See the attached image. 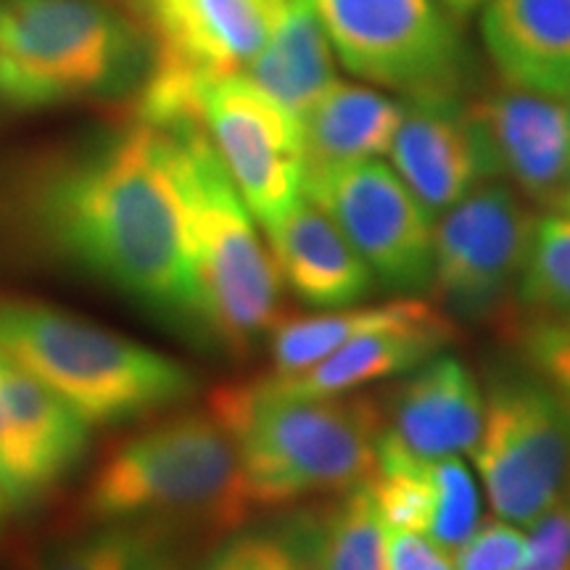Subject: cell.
<instances>
[{"instance_id":"cell-23","label":"cell","mask_w":570,"mask_h":570,"mask_svg":"<svg viewBox=\"0 0 570 570\" xmlns=\"http://www.w3.org/2000/svg\"><path fill=\"white\" fill-rule=\"evenodd\" d=\"M386 541L389 525L365 481L315 525V570H386Z\"/></svg>"},{"instance_id":"cell-12","label":"cell","mask_w":570,"mask_h":570,"mask_svg":"<svg viewBox=\"0 0 570 570\" xmlns=\"http://www.w3.org/2000/svg\"><path fill=\"white\" fill-rule=\"evenodd\" d=\"M491 177L552 209L570 173V98L502 82L468 104Z\"/></svg>"},{"instance_id":"cell-32","label":"cell","mask_w":570,"mask_h":570,"mask_svg":"<svg viewBox=\"0 0 570 570\" xmlns=\"http://www.w3.org/2000/svg\"><path fill=\"white\" fill-rule=\"evenodd\" d=\"M386 570H454V562L425 533L389 529Z\"/></svg>"},{"instance_id":"cell-33","label":"cell","mask_w":570,"mask_h":570,"mask_svg":"<svg viewBox=\"0 0 570 570\" xmlns=\"http://www.w3.org/2000/svg\"><path fill=\"white\" fill-rule=\"evenodd\" d=\"M138 570H183V566H180V560H177L175 554L159 541V544L148 552V558L140 562Z\"/></svg>"},{"instance_id":"cell-2","label":"cell","mask_w":570,"mask_h":570,"mask_svg":"<svg viewBox=\"0 0 570 570\" xmlns=\"http://www.w3.org/2000/svg\"><path fill=\"white\" fill-rule=\"evenodd\" d=\"M209 410L235 441L256 508L373 479L383 415L367 399L296 396L262 377L214 391Z\"/></svg>"},{"instance_id":"cell-22","label":"cell","mask_w":570,"mask_h":570,"mask_svg":"<svg viewBox=\"0 0 570 570\" xmlns=\"http://www.w3.org/2000/svg\"><path fill=\"white\" fill-rule=\"evenodd\" d=\"M431 309V304L415 296L377 306H344L325 315L296 317L277 323L269 331V352H273L275 375H294L317 365L348 341L365 336L399 323H407Z\"/></svg>"},{"instance_id":"cell-35","label":"cell","mask_w":570,"mask_h":570,"mask_svg":"<svg viewBox=\"0 0 570 570\" xmlns=\"http://www.w3.org/2000/svg\"><path fill=\"white\" fill-rule=\"evenodd\" d=\"M552 214H566V217H570V173H568L566 185H562L558 202L552 204Z\"/></svg>"},{"instance_id":"cell-21","label":"cell","mask_w":570,"mask_h":570,"mask_svg":"<svg viewBox=\"0 0 570 570\" xmlns=\"http://www.w3.org/2000/svg\"><path fill=\"white\" fill-rule=\"evenodd\" d=\"M0 404L46 489L59 483L90 444V423L61 394L0 352Z\"/></svg>"},{"instance_id":"cell-10","label":"cell","mask_w":570,"mask_h":570,"mask_svg":"<svg viewBox=\"0 0 570 570\" xmlns=\"http://www.w3.org/2000/svg\"><path fill=\"white\" fill-rule=\"evenodd\" d=\"M304 196L341 227L383 288L407 296L431 288L436 217L394 167L367 159L306 177Z\"/></svg>"},{"instance_id":"cell-34","label":"cell","mask_w":570,"mask_h":570,"mask_svg":"<svg viewBox=\"0 0 570 570\" xmlns=\"http://www.w3.org/2000/svg\"><path fill=\"white\" fill-rule=\"evenodd\" d=\"M439 3L444 6V9L452 13V17L462 19V17H470L473 11H479L481 6L489 3V0H439Z\"/></svg>"},{"instance_id":"cell-30","label":"cell","mask_w":570,"mask_h":570,"mask_svg":"<svg viewBox=\"0 0 570 570\" xmlns=\"http://www.w3.org/2000/svg\"><path fill=\"white\" fill-rule=\"evenodd\" d=\"M518 570H570V483L529 525V547Z\"/></svg>"},{"instance_id":"cell-11","label":"cell","mask_w":570,"mask_h":570,"mask_svg":"<svg viewBox=\"0 0 570 570\" xmlns=\"http://www.w3.org/2000/svg\"><path fill=\"white\" fill-rule=\"evenodd\" d=\"M537 217L515 190L483 183L441 212L433 230V288L462 317H487L520 283Z\"/></svg>"},{"instance_id":"cell-25","label":"cell","mask_w":570,"mask_h":570,"mask_svg":"<svg viewBox=\"0 0 570 570\" xmlns=\"http://www.w3.org/2000/svg\"><path fill=\"white\" fill-rule=\"evenodd\" d=\"M433 515L425 537L454 554L481 525V491L460 458L433 460Z\"/></svg>"},{"instance_id":"cell-19","label":"cell","mask_w":570,"mask_h":570,"mask_svg":"<svg viewBox=\"0 0 570 570\" xmlns=\"http://www.w3.org/2000/svg\"><path fill=\"white\" fill-rule=\"evenodd\" d=\"M404 101L362 85L333 82L302 114L304 180L389 154Z\"/></svg>"},{"instance_id":"cell-16","label":"cell","mask_w":570,"mask_h":570,"mask_svg":"<svg viewBox=\"0 0 570 570\" xmlns=\"http://www.w3.org/2000/svg\"><path fill=\"white\" fill-rule=\"evenodd\" d=\"M265 233L281 281L298 302L331 312L373 294L377 283L373 269L341 227L306 196Z\"/></svg>"},{"instance_id":"cell-29","label":"cell","mask_w":570,"mask_h":570,"mask_svg":"<svg viewBox=\"0 0 570 570\" xmlns=\"http://www.w3.org/2000/svg\"><path fill=\"white\" fill-rule=\"evenodd\" d=\"M520 346L533 373L570 394V317L541 315L525 325Z\"/></svg>"},{"instance_id":"cell-20","label":"cell","mask_w":570,"mask_h":570,"mask_svg":"<svg viewBox=\"0 0 570 570\" xmlns=\"http://www.w3.org/2000/svg\"><path fill=\"white\" fill-rule=\"evenodd\" d=\"M331 40L312 0H281L273 30L244 75L298 119L336 82Z\"/></svg>"},{"instance_id":"cell-24","label":"cell","mask_w":570,"mask_h":570,"mask_svg":"<svg viewBox=\"0 0 570 570\" xmlns=\"http://www.w3.org/2000/svg\"><path fill=\"white\" fill-rule=\"evenodd\" d=\"M518 294L541 315L570 317V217L566 214L537 219Z\"/></svg>"},{"instance_id":"cell-28","label":"cell","mask_w":570,"mask_h":570,"mask_svg":"<svg viewBox=\"0 0 570 570\" xmlns=\"http://www.w3.org/2000/svg\"><path fill=\"white\" fill-rule=\"evenodd\" d=\"M529 537L508 520H481L465 544L452 554L454 570H518L525 558Z\"/></svg>"},{"instance_id":"cell-5","label":"cell","mask_w":570,"mask_h":570,"mask_svg":"<svg viewBox=\"0 0 570 570\" xmlns=\"http://www.w3.org/2000/svg\"><path fill=\"white\" fill-rule=\"evenodd\" d=\"M0 352L90 425L130 423L196 394V377L183 362L32 298H0Z\"/></svg>"},{"instance_id":"cell-27","label":"cell","mask_w":570,"mask_h":570,"mask_svg":"<svg viewBox=\"0 0 570 570\" xmlns=\"http://www.w3.org/2000/svg\"><path fill=\"white\" fill-rule=\"evenodd\" d=\"M159 541V533L154 531L122 529L119 523H111L109 529L46 552L32 570H138Z\"/></svg>"},{"instance_id":"cell-9","label":"cell","mask_w":570,"mask_h":570,"mask_svg":"<svg viewBox=\"0 0 570 570\" xmlns=\"http://www.w3.org/2000/svg\"><path fill=\"white\" fill-rule=\"evenodd\" d=\"M198 122L265 230L304 198L302 119L244 71L202 82Z\"/></svg>"},{"instance_id":"cell-1","label":"cell","mask_w":570,"mask_h":570,"mask_svg":"<svg viewBox=\"0 0 570 570\" xmlns=\"http://www.w3.org/2000/svg\"><path fill=\"white\" fill-rule=\"evenodd\" d=\"M48 246L85 273L188 327H202L180 198L161 132L135 122L69 156L35 190Z\"/></svg>"},{"instance_id":"cell-31","label":"cell","mask_w":570,"mask_h":570,"mask_svg":"<svg viewBox=\"0 0 570 570\" xmlns=\"http://www.w3.org/2000/svg\"><path fill=\"white\" fill-rule=\"evenodd\" d=\"M0 489H3L13 512L32 508L48 491L24 444H21L17 431H13L3 404H0Z\"/></svg>"},{"instance_id":"cell-3","label":"cell","mask_w":570,"mask_h":570,"mask_svg":"<svg viewBox=\"0 0 570 570\" xmlns=\"http://www.w3.org/2000/svg\"><path fill=\"white\" fill-rule=\"evenodd\" d=\"M156 130V127H154ZM161 132V154L180 198L202 331L240 348L281 323V273L254 227L202 122Z\"/></svg>"},{"instance_id":"cell-26","label":"cell","mask_w":570,"mask_h":570,"mask_svg":"<svg viewBox=\"0 0 570 570\" xmlns=\"http://www.w3.org/2000/svg\"><path fill=\"white\" fill-rule=\"evenodd\" d=\"M315 525L235 533L202 570H315Z\"/></svg>"},{"instance_id":"cell-18","label":"cell","mask_w":570,"mask_h":570,"mask_svg":"<svg viewBox=\"0 0 570 570\" xmlns=\"http://www.w3.org/2000/svg\"><path fill=\"white\" fill-rule=\"evenodd\" d=\"M454 338V327L436 306L415 320L348 341L317 365L294 375H269L277 389L296 396H346L352 391L412 373Z\"/></svg>"},{"instance_id":"cell-4","label":"cell","mask_w":570,"mask_h":570,"mask_svg":"<svg viewBox=\"0 0 570 570\" xmlns=\"http://www.w3.org/2000/svg\"><path fill=\"white\" fill-rule=\"evenodd\" d=\"M256 508L238 449L212 410L183 412L114 446L82 497L92 523L169 520L233 531Z\"/></svg>"},{"instance_id":"cell-14","label":"cell","mask_w":570,"mask_h":570,"mask_svg":"<svg viewBox=\"0 0 570 570\" xmlns=\"http://www.w3.org/2000/svg\"><path fill=\"white\" fill-rule=\"evenodd\" d=\"M159 42L154 71L204 82L244 71L265 48L281 0H142Z\"/></svg>"},{"instance_id":"cell-15","label":"cell","mask_w":570,"mask_h":570,"mask_svg":"<svg viewBox=\"0 0 570 570\" xmlns=\"http://www.w3.org/2000/svg\"><path fill=\"white\" fill-rule=\"evenodd\" d=\"M487 417V394L454 356H431L396 389L383 415V439L423 460L473 452Z\"/></svg>"},{"instance_id":"cell-8","label":"cell","mask_w":570,"mask_h":570,"mask_svg":"<svg viewBox=\"0 0 570 570\" xmlns=\"http://www.w3.org/2000/svg\"><path fill=\"white\" fill-rule=\"evenodd\" d=\"M352 75L412 96H460L468 46L439 0H312Z\"/></svg>"},{"instance_id":"cell-17","label":"cell","mask_w":570,"mask_h":570,"mask_svg":"<svg viewBox=\"0 0 570 570\" xmlns=\"http://www.w3.org/2000/svg\"><path fill=\"white\" fill-rule=\"evenodd\" d=\"M481 32L502 82L570 98V0H489Z\"/></svg>"},{"instance_id":"cell-6","label":"cell","mask_w":570,"mask_h":570,"mask_svg":"<svg viewBox=\"0 0 570 570\" xmlns=\"http://www.w3.org/2000/svg\"><path fill=\"white\" fill-rule=\"evenodd\" d=\"M132 56V32L98 0H0V101L13 109L109 88Z\"/></svg>"},{"instance_id":"cell-7","label":"cell","mask_w":570,"mask_h":570,"mask_svg":"<svg viewBox=\"0 0 570 570\" xmlns=\"http://www.w3.org/2000/svg\"><path fill=\"white\" fill-rule=\"evenodd\" d=\"M470 454L494 515L529 529L570 483V394L539 373L504 377Z\"/></svg>"},{"instance_id":"cell-13","label":"cell","mask_w":570,"mask_h":570,"mask_svg":"<svg viewBox=\"0 0 570 570\" xmlns=\"http://www.w3.org/2000/svg\"><path fill=\"white\" fill-rule=\"evenodd\" d=\"M389 156L396 175L433 217L494 180L460 96L404 98Z\"/></svg>"},{"instance_id":"cell-36","label":"cell","mask_w":570,"mask_h":570,"mask_svg":"<svg viewBox=\"0 0 570 570\" xmlns=\"http://www.w3.org/2000/svg\"><path fill=\"white\" fill-rule=\"evenodd\" d=\"M11 504H9V499H6V494H3V489H0V533H3V529H6V523H9V515H11Z\"/></svg>"}]
</instances>
